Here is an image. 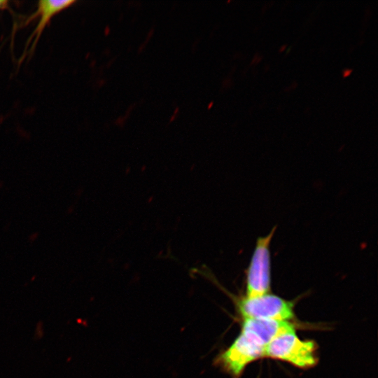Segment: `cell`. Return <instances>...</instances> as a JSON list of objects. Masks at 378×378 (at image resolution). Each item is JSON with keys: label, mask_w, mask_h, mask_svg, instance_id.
<instances>
[{"label": "cell", "mask_w": 378, "mask_h": 378, "mask_svg": "<svg viewBox=\"0 0 378 378\" xmlns=\"http://www.w3.org/2000/svg\"><path fill=\"white\" fill-rule=\"evenodd\" d=\"M351 72H352V69H346L342 71V76L344 78L348 77L349 75H351Z\"/></svg>", "instance_id": "cell-7"}, {"label": "cell", "mask_w": 378, "mask_h": 378, "mask_svg": "<svg viewBox=\"0 0 378 378\" xmlns=\"http://www.w3.org/2000/svg\"><path fill=\"white\" fill-rule=\"evenodd\" d=\"M8 2L6 1H1L0 0V9L4 8L7 6Z\"/></svg>", "instance_id": "cell-8"}, {"label": "cell", "mask_w": 378, "mask_h": 378, "mask_svg": "<svg viewBox=\"0 0 378 378\" xmlns=\"http://www.w3.org/2000/svg\"><path fill=\"white\" fill-rule=\"evenodd\" d=\"M317 344L313 340H302L295 332L281 335L265 347L264 358L287 362L298 368L309 369L318 363Z\"/></svg>", "instance_id": "cell-3"}, {"label": "cell", "mask_w": 378, "mask_h": 378, "mask_svg": "<svg viewBox=\"0 0 378 378\" xmlns=\"http://www.w3.org/2000/svg\"><path fill=\"white\" fill-rule=\"evenodd\" d=\"M266 346L256 335L241 328L232 344L217 356L215 363L233 378H239L248 365L264 358Z\"/></svg>", "instance_id": "cell-1"}, {"label": "cell", "mask_w": 378, "mask_h": 378, "mask_svg": "<svg viewBox=\"0 0 378 378\" xmlns=\"http://www.w3.org/2000/svg\"><path fill=\"white\" fill-rule=\"evenodd\" d=\"M241 328L256 335L266 345L281 335L295 332L290 321L254 318H244Z\"/></svg>", "instance_id": "cell-5"}, {"label": "cell", "mask_w": 378, "mask_h": 378, "mask_svg": "<svg viewBox=\"0 0 378 378\" xmlns=\"http://www.w3.org/2000/svg\"><path fill=\"white\" fill-rule=\"evenodd\" d=\"M74 2L73 0H41L38 1L36 12L30 18V19L36 17L38 18V24L30 35L27 43V47L30 46V52L36 47L46 26L53 16L65 10Z\"/></svg>", "instance_id": "cell-6"}, {"label": "cell", "mask_w": 378, "mask_h": 378, "mask_svg": "<svg viewBox=\"0 0 378 378\" xmlns=\"http://www.w3.org/2000/svg\"><path fill=\"white\" fill-rule=\"evenodd\" d=\"M244 318L290 321L295 317L294 303L270 293L253 298L243 297L237 301Z\"/></svg>", "instance_id": "cell-4"}, {"label": "cell", "mask_w": 378, "mask_h": 378, "mask_svg": "<svg viewBox=\"0 0 378 378\" xmlns=\"http://www.w3.org/2000/svg\"><path fill=\"white\" fill-rule=\"evenodd\" d=\"M276 226L265 236L258 237L249 264L245 271L246 294L253 298L269 293L271 290L272 259L270 244Z\"/></svg>", "instance_id": "cell-2"}]
</instances>
